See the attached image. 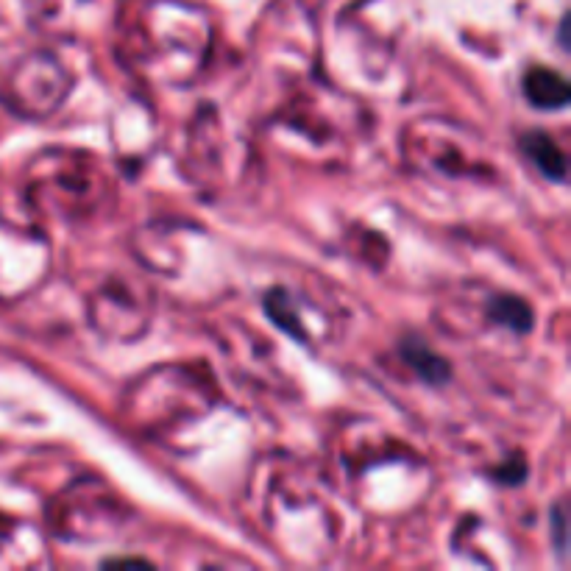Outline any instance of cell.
Segmentation results:
<instances>
[{
  "label": "cell",
  "mask_w": 571,
  "mask_h": 571,
  "mask_svg": "<svg viewBox=\"0 0 571 571\" xmlns=\"http://www.w3.org/2000/svg\"><path fill=\"white\" fill-rule=\"evenodd\" d=\"M488 315L496 324L510 326L513 332H530L533 326V310L527 301L516 299V296H496L488 307Z\"/></svg>",
  "instance_id": "277c9868"
},
{
  "label": "cell",
  "mask_w": 571,
  "mask_h": 571,
  "mask_svg": "<svg viewBox=\"0 0 571 571\" xmlns=\"http://www.w3.org/2000/svg\"><path fill=\"white\" fill-rule=\"evenodd\" d=\"M402 354L404 360L416 368L418 377L427 379L432 385H438V382H446V379H449V363H446L443 357H438V354H432L427 343H421V340H407L402 346Z\"/></svg>",
  "instance_id": "3957f363"
},
{
  "label": "cell",
  "mask_w": 571,
  "mask_h": 571,
  "mask_svg": "<svg viewBox=\"0 0 571 571\" xmlns=\"http://www.w3.org/2000/svg\"><path fill=\"white\" fill-rule=\"evenodd\" d=\"M521 145H524V154L533 159L544 176L555 179V182H563V179H566V156H563V151L555 145V140H549L541 131H533V134H527V137L521 140Z\"/></svg>",
  "instance_id": "7a4b0ae2"
},
{
  "label": "cell",
  "mask_w": 571,
  "mask_h": 571,
  "mask_svg": "<svg viewBox=\"0 0 571 571\" xmlns=\"http://www.w3.org/2000/svg\"><path fill=\"white\" fill-rule=\"evenodd\" d=\"M524 95L538 109H563V106L569 104V84L555 70L533 67L524 76Z\"/></svg>",
  "instance_id": "6da1fadb"
}]
</instances>
